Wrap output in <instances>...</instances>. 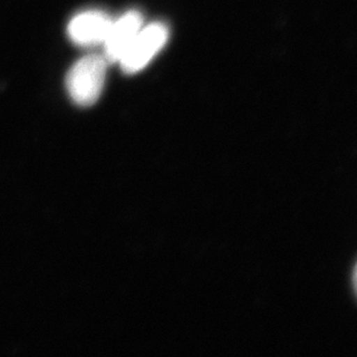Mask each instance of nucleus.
I'll list each match as a JSON object with an SVG mask.
<instances>
[{"instance_id": "obj_1", "label": "nucleus", "mask_w": 357, "mask_h": 357, "mask_svg": "<svg viewBox=\"0 0 357 357\" xmlns=\"http://www.w3.org/2000/svg\"><path fill=\"white\" fill-rule=\"evenodd\" d=\"M105 56L88 54L77 61L66 77V88L79 107H91L101 96L107 75Z\"/></svg>"}, {"instance_id": "obj_2", "label": "nucleus", "mask_w": 357, "mask_h": 357, "mask_svg": "<svg viewBox=\"0 0 357 357\" xmlns=\"http://www.w3.org/2000/svg\"><path fill=\"white\" fill-rule=\"evenodd\" d=\"M169 31L165 24H152L142 28L125 51L119 64L126 75H135L152 61L168 40Z\"/></svg>"}, {"instance_id": "obj_3", "label": "nucleus", "mask_w": 357, "mask_h": 357, "mask_svg": "<svg viewBox=\"0 0 357 357\" xmlns=\"http://www.w3.org/2000/svg\"><path fill=\"white\" fill-rule=\"evenodd\" d=\"M112 17L101 10H87L72 19L68 36L81 47H91L105 42L112 27Z\"/></svg>"}, {"instance_id": "obj_4", "label": "nucleus", "mask_w": 357, "mask_h": 357, "mask_svg": "<svg viewBox=\"0 0 357 357\" xmlns=\"http://www.w3.org/2000/svg\"><path fill=\"white\" fill-rule=\"evenodd\" d=\"M144 19L138 10H131L119 17L117 21H112L105 42V58L108 63L119 61L125 51L142 28Z\"/></svg>"}]
</instances>
